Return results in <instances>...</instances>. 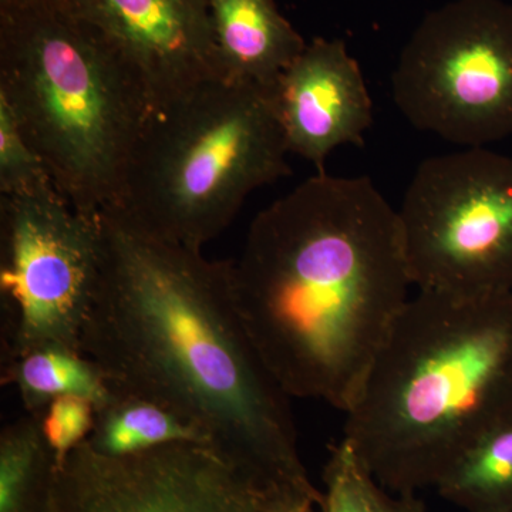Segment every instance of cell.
Listing matches in <instances>:
<instances>
[{"label":"cell","instance_id":"7402d4cb","mask_svg":"<svg viewBox=\"0 0 512 512\" xmlns=\"http://www.w3.org/2000/svg\"><path fill=\"white\" fill-rule=\"evenodd\" d=\"M504 512H512V510L511 511H504Z\"/></svg>","mask_w":512,"mask_h":512},{"label":"cell","instance_id":"ac0fdd59","mask_svg":"<svg viewBox=\"0 0 512 512\" xmlns=\"http://www.w3.org/2000/svg\"><path fill=\"white\" fill-rule=\"evenodd\" d=\"M50 187L55 185L45 163L8 101L0 97V195L32 194Z\"/></svg>","mask_w":512,"mask_h":512},{"label":"cell","instance_id":"5bb4252c","mask_svg":"<svg viewBox=\"0 0 512 512\" xmlns=\"http://www.w3.org/2000/svg\"><path fill=\"white\" fill-rule=\"evenodd\" d=\"M92 450L106 457H131L174 444L210 447L200 430L167 407L141 397L114 392L97 410Z\"/></svg>","mask_w":512,"mask_h":512},{"label":"cell","instance_id":"4fadbf2b","mask_svg":"<svg viewBox=\"0 0 512 512\" xmlns=\"http://www.w3.org/2000/svg\"><path fill=\"white\" fill-rule=\"evenodd\" d=\"M3 380L15 386L26 413L33 416L60 397H83L99 410L114 396L100 366L70 346H40L9 360Z\"/></svg>","mask_w":512,"mask_h":512},{"label":"cell","instance_id":"ba28073f","mask_svg":"<svg viewBox=\"0 0 512 512\" xmlns=\"http://www.w3.org/2000/svg\"><path fill=\"white\" fill-rule=\"evenodd\" d=\"M0 220L6 362L40 346L80 349L101 275L99 212L50 187L0 195Z\"/></svg>","mask_w":512,"mask_h":512},{"label":"cell","instance_id":"3957f363","mask_svg":"<svg viewBox=\"0 0 512 512\" xmlns=\"http://www.w3.org/2000/svg\"><path fill=\"white\" fill-rule=\"evenodd\" d=\"M512 417V292L410 298L346 412L343 441L383 487L439 485Z\"/></svg>","mask_w":512,"mask_h":512},{"label":"cell","instance_id":"8992f818","mask_svg":"<svg viewBox=\"0 0 512 512\" xmlns=\"http://www.w3.org/2000/svg\"><path fill=\"white\" fill-rule=\"evenodd\" d=\"M393 100L412 126L466 148L512 137V5L453 0L404 46Z\"/></svg>","mask_w":512,"mask_h":512},{"label":"cell","instance_id":"7a4b0ae2","mask_svg":"<svg viewBox=\"0 0 512 512\" xmlns=\"http://www.w3.org/2000/svg\"><path fill=\"white\" fill-rule=\"evenodd\" d=\"M239 315L289 397L346 413L414 286L399 212L367 177L318 173L259 212L231 261Z\"/></svg>","mask_w":512,"mask_h":512},{"label":"cell","instance_id":"603a6c76","mask_svg":"<svg viewBox=\"0 0 512 512\" xmlns=\"http://www.w3.org/2000/svg\"><path fill=\"white\" fill-rule=\"evenodd\" d=\"M266 512H269V511H266Z\"/></svg>","mask_w":512,"mask_h":512},{"label":"cell","instance_id":"6da1fadb","mask_svg":"<svg viewBox=\"0 0 512 512\" xmlns=\"http://www.w3.org/2000/svg\"><path fill=\"white\" fill-rule=\"evenodd\" d=\"M101 275L80 349L114 392L150 400L204 434L269 508L322 507L298 450L291 397L249 336L231 261L99 212Z\"/></svg>","mask_w":512,"mask_h":512},{"label":"cell","instance_id":"d6986e66","mask_svg":"<svg viewBox=\"0 0 512 512\" xmlns=\"http://www.w3.org/2000/svg\"><path fill=\"white\" fill-rule=\"evenodd\" d=\"M36 417L43 439L60 466L92 436L97 406L83 397H60L47 404Z\"/></svg>","mask_w":512,"mask_h":512},{"label":"cell","instance_id":"ffe728a7","mask_svg":"<svg viewBox=\"0 0 512 512\" xmlns=\"http://www.w3.org/2000/svg\"><path fill=\"white\" fill-rule=\"evenodd\" d=\"M45 2H52V0H0V9L25 8V6Z\"/></svg>","mask_w":512,"mask_h":512},{"label":"cell","instance_id":"9c48e42d","mask_svg":"<svg viewBox=\"0 0 512 512\" xmlns=\"http://www.w3.org/2000/svg\"><path fill=\"white\" fill-rule=\"evenodd\" d=\"M265 498L201 444L106 457L82 444L57 467L46 512H266Z\"/></svg>","mask_w":512,"mask_h":512},{"label":"cell","instance_id":"e0dca14e","mask_svg":"<svg viewBox=\"0 0 512 512\" xmlns=\"http://www.w3.org/2000/svg\"><path fill=\"white\" fill-rule=\"evenodd\" d=\"M323 481V512H426L416 494L383 487L343 440L330 453Z\"/></svg>","mask_w":512,"mask_h":512},{"label":"cell","instance_id":"7c38bea8","mask_svg":"<svg viewBox=\"0 0 512 512\" xmlns=\"http://www.w3.org/2000/svg\"><path fill=\"white\" fill-rule=\"evenodd\" d=\"M220 79L275 87L308 43L275 0H207Z\"/></svg>","mask_w":512,"mask_h":512},{"label":"cell","instance_id":"8fae6325","mask_svg":"<svg viewBox=\"0 0 512 512\" xmlns=\"http://www.w3.org/2000/svg\"><path fill=\"white\" fill-rule=\"evenodd\" d=\"M276 114L289 154L325 173L335 148L363 146L372 99L359 64L339 39L312 40L274 87Z\"/></svg>","mask_w":512,"mask_h":512},{"label":"cell","instance_id":"30bf717a","mask_svg":"<svg viewBox=\"0 0 512 512\" xmlns=\"http://www.w3.org/2000/svg\"><path fill=\"white\" fill-rule=\"evenodd\" d=\"M143 90L151 116L220 79L207 0H67Z\"/></svg>","mask_w":512,"mask_h":512},{"label":"cell","instance_id":"5b68a950","mask_svg":"<svg viewBox=\"0 0 512 512\" xmlns=\"http://www.w3.org/2000/svg\"><path fill=\"white\" fill-rule=\"evenodd\" d=\"M288 154L274 87L210 80L150 116L114 207L202 251L251 192L291 174Z\"/></svg>","mask_w":512,"mask_h":512},{"label":"cell","instance_id":"9a60e30c","mask_svg":"<svg viewBox=\"0 0 512 512\" xmlns=\"http://www.w3.org/2000/svg\"><path fill=\"white\" fill-rule=\"evenodd\" d=\"M467 512L512 510V417L485 433L436 487Z\"/></svg>","mask_w":512,"mask_h":512},{"label":"cell","instance_id":"52a82bcc","mask_svg":"<svg viewBox=\"0 0 512 512\" xmlns=\"http://www.w3.org/2000/svg\"><path fill=\"white\" fill-rule=\"evenodd\" d=\"M399 220L419 291L512 292V157L487 147L427 158Z\"/></svg>","mask_w":512,"mask_h":512},{"label":"cell","instance_id":"277c9868","mask_svg":"<svg viewBox=\"0 0 512 512\" xmlns=\"http://www.w3.org/2000/svg\"><path fill=\"white\" fill-rule=\"evenodd\" d=\"M0 97L64 200L86 214L119 202L150 107L67 0L0 9Z\"/></svg>","mask_w":512,"mask_h":512},{"label":"cell","instance_id":"2e32d148","mask_svg":"<svg viewBox=\"0 0 512 512\" xmlns=\"http://www.w3.org/2000/svg\"><path fill=\"white\" fill-rule=\"evenodd\" d=\"M57 467L36 416L9 423L0 434V512H46Z\"/></svg>","mask_w":512,"mask_h":512},{"label":"cell","instance_id":"44dd1931","mask_svg":"<svg viewBox=\"0 0 512 512\" xmlns=\"http://www.w3.org/2000/svg\"><path fill=\"white\" fill-rule=\"evenodd\" d=\"M315 507L316 505L313 504L279 505V507L271 508L269 512H313Z\"/></svg>","mask_w":512,"mask_h":512}]
</instances>
